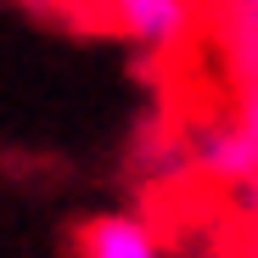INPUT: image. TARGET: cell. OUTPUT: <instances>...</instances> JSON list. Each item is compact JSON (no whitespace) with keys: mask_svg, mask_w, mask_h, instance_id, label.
<instances>
[{"mask_svg":"<svg viewBox=\"0 0 258 258\" xmlns=\"http://www.w3.org/2000/svg\"><path fill=\"white\" fill-rule=\"evenodd\" d=\"M68 258H157V241L141 219L123 213H96L73 230V252Z\"/></svg>","mask_w":258,"mask_h":258,"instance_id":"obj_1","label":"cell"},{"mask_svg":"<svg viewBox=\"0 0 258 258\" xmlns=\"http://www.w3.org/2000/svg\"><path fill=\"white\" fill-rule=\"evenodd\" d=\"M107 17H112L123 34L152 39V45H168V39L180 34V23H185V12L168 6V0H129V6H112Z\"/></svg>","mask_w":258,"mask_h":258,"instance_id":"obj_2","label":"cell"},{"mask_svg":"<svg viewBox=\"0 0 258 258\" xmlns=\"http://www.w3.org/2000/svg\"><path fill=\"white\" fill-rule=\"evenodd\" d=\"M208 168H213V174H230V180H247L258 168V152H252V141L241 135V129H230V135H213L208 141Z\"/></svg>","mask_w":258,"mask_h":258,"instance_id":"obj_3","label":"cell"},{"mask_svg":"<svg viewBox=\"0 0 258 258\" xmlns=\"http://www.w3.org/2000/svg\"><path fill=\"white\" fill-rule=\"evenodd\" d=\"M241 135H247L252 152H258V90H252V101H247V123H241Z\"/></svg>","mask_w":258,"mask_h":258,"instance_id":"obj_4","label":"cell"},{"mask_svg":"<svg viewBox=\"0 0 258 258\" xmlns=\"http://www.w3.org/2000/svg\"><path fill=\"white\" fill-rule=\"evenodd\" d=\"M247 258H258V247H252V252H247Z\"/></svg>","mask_w":258,"mask_h":258,"instance_id":"obj_5","label":"cell"}]
</instances>
